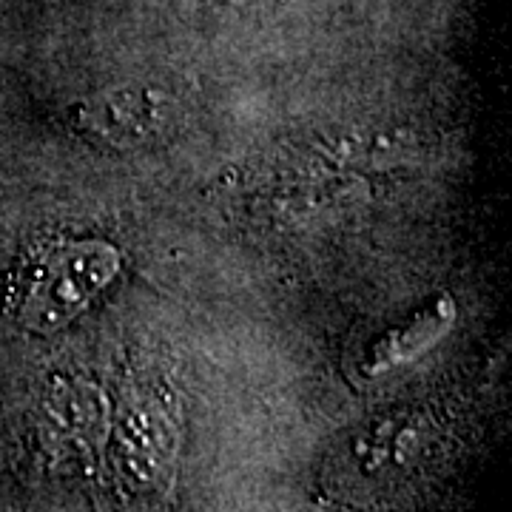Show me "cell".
I'll use <instances>...</instances> for the list:
<instances>
[{
	"mask_svg": "<svg viewBox=\"0 0 512 512\" xmlns=\"http://www.w3.org/2000/svg\"><path fill=\"white\" fill-rule=\"evenodd\" d=\"M259 0H174V6L183 15H202V12H237V9H248Z\"/></svg>",
	"mask_w": 512,
	"mask_h": 512,
	"instance_id": "cell-3",
	"label": "cell"
},
{
	"mask_svg": "<svg viewBox=\"0 0 512 512\" xmlns=\"http://www.w3.org/2000/svg\"><path fill=\"white\" fill-rule=\"evenodd\" d=\"M174 114L177 106L160 86L120 83L86 97L74 109V126L100 146L126 151L160 140Z\"/></svg>",
	"mask_w": 512,
	"mask_h": 512,
	"instance_id": "cell-2",
	"label": "cell"
},
{
	"mask_svg": "<svg viewBox=\"0 0 512 512\" xmlns=\"http://www.w3.org/2000/svg\"><path fill=\"white\" fill-rule=\"evenodd\" d=\"M120 271V251L103 239H74L49 248L32 262L18 291V319L35 333H55L111 285Z\"/></svg>",
	"mask_w": 512,
	"mask_h": 512,
	"instance_id": "cell-1",
	"label": "cell"
}]
</instances>
